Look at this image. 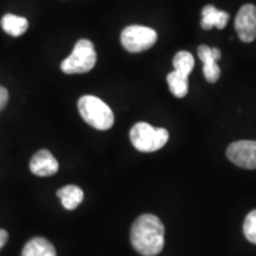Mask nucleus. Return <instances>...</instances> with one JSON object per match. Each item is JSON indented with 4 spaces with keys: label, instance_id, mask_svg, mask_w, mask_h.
Listing matches in <instances>:
<instances>
[{
    "label": "nucleus",
    "instance_id": "1",
    "mask_svg": "<svg viewBox=\"0 0 256 256\" xmlns=\"http://www.w3.org/2000/svg\"><path fill=\"white\" fill-rule=\"evenodd\" d=\"M165 228L158 217L151 214L139 216L130 230L133 248L142 256H156L164 248Z\"/></svg>",
    "mask_w": 256,
    "mask_h": 256
},
{
    "label": "nucleus",
    "instance_id": "2",
    "mask_svg": "<svg viewBox=\"0 0 256 256\" xmlns=\"http://www.w3.org/2000/svg\"><path fill=\"white\" fill-rule=\"evenodd\" d=\"M78 110L82 119L98 130H107L114 124L113 110L96 96H82L78 100Z\"/></svg>",
    "mask_w": 256,
    "mask_h": 256
},
{
    "label": "nucleus",
    "instance_id": "3",
    "mask_svg": "<svg viewBox=\"0 0 256 256\" xmlns=\"http://www.w3.org/2000/svg\"><path fill=\"white\" fill-rule=\"evenodd\" d=\"M130 142L138 151L156 152L166 145L168 140V132L165 128H156L147 122L134 124L130 133Z\"/></svg>",
    "mask_w": 256,
    "mask_h": 256
},
{
    "label": "nucleus",
    "instance_id": "4",
    "mask_svg": "<svg viewBox=\"0 0 256 256\" xmlns=\"http://www.w3.org/2000/svg\"><path fill=\"white\" fill-rule=\"evenodd\" d=\"M96 51L94 44L88 40H80L74 46L72 52L63 60L60 69L64 74H84L95 66Z\"/></svg>",
    "mask_w": 256,
    "mask_h": 256
},
{
    "label": "nucleus",
    "instance_id": "5",
    "mask_svg": "<svg viewBox=\"0 0 256 256\" xmlns=\"http://www.w3.org/2000/svg\"><path fill=\"white\" fill-rule=\"evenodd\" d=\"M156 42V32L151 28L130 25L121 34V44L130 52L148 50Z\"/></svg>",
    "mask_w": 256,
    "mask_h": 256
},
{
    "label": "nucleus",
    "instance_id": "6",
    "mask_svg": "<svg viewBox=\"0 0 256 256\" xmlns=\"http://www.w3.org/2000/svg\"><path fill=\"white\" fill-rule=\"evenodd\" d=\"M226 156L232 164L246 170H256V142L240 140L230 144Z\"/></svg>",
    "mask_w": 256,
    "mask_h": 256
},
{
    "label": "nucleus",
    "instance_id": "7",
    "mask_svg": "<svg viewBox=\"0 0 256 256\" xmlns=\"http://www.w3.org/2000/svg\"><path fill=\"white\" fill-rule=\"evenodd\" d=\"M235 28L240 40L250 43L256 38V6L247 4L240 8L235 19Z\"/></svg>",
    "mask_w": 256,
    "mask_h": 256
},
{
    "label": "nucleus",
    "instance_id": "8",
    "mask_svg": "<svg viewBox=\"0 0 256 256\" xmlns=\"http://www.w3.org/2000/svg\"><path fill=\"white\" fill-rule=\"evenodd\" d=\"M58 162L48 150H40L32 156L30 162V170L38 177H50L58 171Z\"/></svg>",
    "mask_w": 256,
    "mask_h": 256
},
{
    "label": "nucleus",
    "instance_id": "9",
    "mask_svg": "<svg viewBox=\"0 0 256 256\" xmlns=\"http://www.w3.org/2000/svg\"><path fill=\"white\" fill-rule=\"evenodd\" d=\"M202 16H203V18H202L200 25L204 30H210L212 26L222 30L229 22V14L224 11H218L212 5L204 6Z\"/></svg>",
    "mask_w": 256,
    "mask_h": 256
},
{
    "label": "nucleus",
    "instance_id": "10",
    "mask_svg": "<svg viewBox=\"0 0 256 256\" xmlns=\"http://www.w3.org/2000/svg\"><path fill=\"white\" fill-rule=\"evenodd\" d=\"M198 56H200L202 62L204 63L203 72L206 81L210 83H215L218 81L220 76V69L216 60H214L212 55H211V48L208 46H200L198 48Z\"/></svg>",
    "mask_w": 256,
    "mask_h": 256
},
{
    "label": "nucleus",
    "instance_id": "11",
    "mask_svg": "<svg viewBox=\"0 0 256 256\" xmlns=\"http://www.w3.org/2000/svg\"><path fill=\"white\" fill-rule=\"evenodd\" d=\"M22 256H57L52 243L44 238L30 240L22 252Z\"/></svg>",
    "mask_w": 256,
    "mask_h": 256
},
{
    "label": "nucleus",
    "instance_id": "12",
    "mask_svg": "<svg viewBox=\"0 0 256 256\" xmlns=\"http://www.w3.org/2000/svg\"><path fill=\"white\" fill-rule=\"evenodd\" d=\"M57 196L60 198L64 209L74 210L82 203L84 194L76 185H66L57 191Z\"/></svg>",
    "mask_w": 256,
    "mask_h": 256
},
{
    "label": "nucleus",
    "instance_id": "13",
    "mask_svg": "<svg viewBox=\"0 0 256 256\" xmlns=\"http://www.w3.org/2000/svg\"><path fill=\"white\" fill-rule=\"evenodd\" d=\"M2 28L6 34H11L14 37H19L26 32L28 28V22L26 20V18L8 14L2 17Z\"/></svg>",
    "mask_w": 256,
    "mask_h": 256
},
{
    "label": "nucleus",
    "instance_id": "14",
    "mask_svg": "<svg viewBox=\"0 0 256 256\" xmlns=\"http://www.w3.org/2000/svg\"><path fill=\"white\" fill-rule=\"evenodd\" d=\"M170 90L176 98H184L188 92V76L178 72H172L168 75Z\"/></svg>",
    "mask_w": 256,
    "mask_h": 256
},
{
    "label": "nucleus",
    "instance_id": "15",
    "mask_svg": "<svg viewBox=\"0 0 256 256\" xmlns=\"http://www.w3.org/2000/svg\"><path fill=\"white\" fill-rule=\"evenodd\" d=\"M174 66L176 72L188 76L194 66V56L188 51H179L174 58Z\"/></svg>",
    "mask_w": 256,
    "mask_h": 256
},
{
    "label": "nucleus",
    "instance_id": "16",
    "mask_svg": "<svg viewBox=\"0 0 256 256\" xmlns=\"http://www.w3.org/2000/svg\"><path fill=\"white\" fill-rule=\"evenodd\" d=\"M243 232L249 242L256 244V209L249 212L243 223Z\"/></svg>",
    "mask_w": 256,
    "mask_h": 256
},
{
    "label": "nucleus",
    "instance_id": "17",
    "mask_svg": "<svg viewBox=\"0 0 256 256\" xmlns=\"http://www.w3.org/2000/svg\"><path fill=\"white\" fill-rule=\"evenodd\" d=\"M8 89L0 86V110H4L5 106L8 104Z\"/></svg>",
    "mask_w": 256,
    "mask_h": 256
},
{
    "label": "nucleus",
    "instance_id": "18",
    "mask_svg": "<svg viewBox=\"0 0 256 256\" xmlns=\"http://www.w3.org/2000/svg\"><path fill=\"white\" fill-rule=\"evenodd\" d=\"M8 240V232L4 229H0V250H2V247L6 244Z\"/></svg>",
    "mask_w": 256,
    "mask_h": 256
},
{
    "label": "nucleus",
    "instance_id": "19",
    "mask_svg": "<svg viewBox=\"0 0 256 256\" xmlns=\"http://www.w3.org/2000/svg\"><path fill=\"white\" fill-rule=\"evenodd\" d=\"M211 55H212L214 60H215L216 62H218L220 57H222V54H220V51L217 49V48H211Z\"/></svg>",
    "mask_w": 256,
    "mask_h": 256
}]
</instances>
